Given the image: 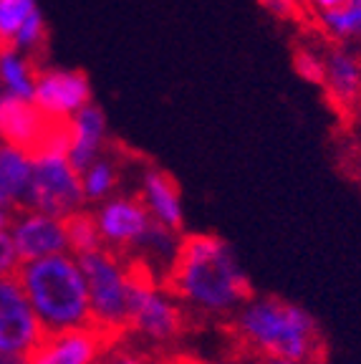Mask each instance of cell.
<instances>
[{"label": "cell", "mask_w": 361, "mask_h": 364, "mask_svg": "<svg viewBox=\"0 0 361 364\" xmlns=\"http://www.w3.org/2000/svg\"><path fill=\"white\" fill-rule=\"evenodd\" d=\"M164 284L185 306L203 316H230L253 296L250 279L235 250L220 235L192 233L182 238L180 256Z\"/></svg>", "instance_id": "obj_1"}, {"label": "cell", "mask_w": 361, "mask_h": 364, "mask_svg": "<svg viewBox=\"0 0 361 364\" xmlns=\"http://www.w3.org/2000/svg\"><path fill=\"white\" fill-rule=\"evenodd\" d=\"M232 331L258 357H288L308 364L323 357L321 326L313 314L281 296H250L232 314Z\"/></svg>", "instance_id": "obj_2"}, {"label": "cell", "mask_w": 361, "mask_h": 364, "mask_svg": "<svg viewBox=\"0 0 361 364\" xmlns=\"http://www.w3.org/2000/svg\"><path fill=\"white\" fill-rule=\"evenodd\" d=\"M16 276L45 334L91 326L89 284L79 256L71 250L21 263Z\"/></svg>", "instance_id": "obj_3"}, {"label": "cell", "mask_w": 361, "mask_h": 364, "mask_svg": "<svg viewBox=\"0 0 361 364\" xmlns=\"http://www.w3.org/2000/svg\"><path fill=\"white\" fill-rule=\"evenodd\" d=\"M86 205L81 172L68 159V119H56L43 144L33 152V180L23 208L66 220Z\"/></svg>", "instance_id": "obj_4"}, {"label": "cell", "mask_w": 361, "mask_h": 364, "mask_svg": "<svg viewBox=\"0 0 361 364\" xmlns=\"http://www.w3.org/2000/svg\"><path fill=\"white\" fill-rule=\"evenodd\" d=\"M79 263L89 284L91 326L117 341L122 331L129 329V294L134 266L129 256L117 253L107 245L79 256Z\"/></svg>", "instance_id": "obj_5"}, {"label": "cell", "mask_w": 361, "mask_h": 364, "mask_svg": "<svg viewBox=\"0 0 361 364\" xmlns=\"http://www.w3.org/2000/svg\"><path fill=\"white\" fill-rule=\"evenodd\" d=\"M129 261L134 266L129 294V329L152 344L175 341L185 329L182 301L164 284V279L159 281V276H154L134 258Z\"/></svg>", "instance_id": "obj_6"}, {"label": "cell", "mask_w": 361, "mask_h": 364, "mask_svg": "<svg viewBox=\"0 0 361 364\" xmlns=\"http://www.w3.org/2000/svg\"><path fill=\"white\" fill-rule=\"evenodd\" d=\"M43 336L45 329L18 276H0V352L28 357Z\"/></svg>", "instance_id": "obj_7"}, {"label": "cell", "mask_w": 361, "mask_h": 364, "mask_svg": "<svg viewBox=\"0 0 361 364\" xmlns=\"http://www.w3.org/2000/svg\"><path fill=\"white\" fill-rule=\"evenodd\" d=\"M91 81L79 68L41 66L33 102L51 119H71L79 109L91 104Z\"/></svg>", "instance_id": "obj_8"}, {"label": "cell", "mask_w": 361, "mask_h": 364, "mask_svg": "<svg viewBox=\"0 0 361 364\" xmlns=\"http://www.w3.org/2000/svg\"><path fill=\"white\" fill-rule=\"evenodd\" d=\"M96 225L107 248L117 250V253H129L139 235L147 230L152 223L147 205L141 203L139 195H117L102 200L94 208Z\"/></svg>", "instance_id": "obj_9"}, {"label": "cell", "mask_w": 361, "mask_h": 364, "mask_svg": "<svg viewBox=\"0 0 361 364\" xmlns=\"http://www.w3.org/2000/svg\"><path fill=\"white\" fill-rule=\"evenodd\" d=\"M8 233L13 238V245H16L21 263L68 250L66 220L56 215H48V213L33 210V208L16 210V218H13Z\"/></svg>", "instance_id": "obj_10"}, {"label": "cell", "mask_w": 361, "mask_h": 364, "mask_svg": "<svg viewBox=\"0 0 361 364\" xmlns=\"http://www.w3.org/2000/svg\"><path fill=\"white\" fill-rule=\"evenodd\" d=\"M109 344L114 341L96 326L48 331L26 359L28 364H96Z\"/></svg>", "instance_id": "obj_11"}, {"label": "cell", "mask_w": 361, "mask_h": 364, "mask_svg": "<svg viewBox=\"0 0 361 364\" xmlns=\"http://www.w3.org/2000/svg\"><path fill=\"white\" fill-rule=\"evenodd\" d=\"M326 102L341 117H349L361 107V53L351 43L326 46V76L321 84Z\"/></svg>", "instance_id": "obj_12"}, {"label": "cell", "mask_w": 361, "mask_h": 364, "mask_svg": "<svg viewBox=\"0 0 361 364\" xmlns=\"http://www.w3.org/2000/svg\"><path fill=\"white\" fill-rule=\"evenodd\" d=\"M53 122L56 119L41 112L33 99L13 97V94L0 97V139L3 142L36 152L48 136Z\"/></svg>", "instance_id": "obj_13"}, {"label": "cell", "mask_w": 361, "mask_h": 364, "mask_svg": "<svg viewBox=\"0 0 361 364\" xmlns=\"http://www.w3.org/2000/svg\"><path fill=\"white\" fill-rule=\"evenodd\" d=\"M107 114L99 104H86L68 119V159L76 170H84L107 149Z\"/></svg>", "instance_id": "obj_14"}, {"label": "cell", "mask_w": 361, "mask_h": 364, "mask_svg": "<svg viewBox=\"0 0 361 364\" xmlns=\"http://www.w3.org/2000/svg\"><path fill=\"white\" fill-rule=\"evenodd\" d=\"M139 198L147 205L152 220L162 223L167 228L180 230L185 228V205H182V193L175 177H170L159 167H147L141 172Z\"/></svg>", "instance_id": "obj_15"}, {"label": "cell", "mask_w": 361, "mask_h": 364, "mask_svg": "<svg viewBox=\"0 0 361 364\" xmlns=\"http://www.w3.org/2000/svg\"><path fill=\"white\" fill-rule=\"evenodd\" d=\"M180 245H182L180 230L152 220L147 225V230L139 235L134 248H131L129 253H124V256L134 258V261H139L144 268H149L154 276L164 279V276L170 273L172 263L180 256Z\"/></svg>", "instance_id": "obj_16"}, {"label": "cell", "mask_w": 361, "mask_h": 364, "mask_svg": "<svg viewBox=\"0 0 361 364\" xmlns=\"http://www.w3.org/2000/svg\"><path fill=\"white\" fill-rule=\"evenodd\" d=\"M33 180V152L0 139V203L21 210Z\"/></svg>", "instance_id": "obj_17"}, {"label": "cell", "mask_w": 361, "mask_h": 364, "mask_svg": "<svg viewBox=\"0 0 361 364\" xmlns=\"http://www.w3.org/2000/svg\"><path fill=\"white\" fill-rule=\"evenodd\" d=\"M38 71L41 66L28 53L18 51L13 46H0V89L3 94L33 99Z\"/></svg>", "instance_id": "obj_18"}, {"label": "cell", "mask_w": 361, "mask_h": 364, "mask_svg": "<svg viewBox=\"0 0 361 364\" xmlns=\"http://www.w3.org/2000/svg\"><path fill=\"white\" fill-rule=\"evenodd\" d=\"M318 33L331 43H354L361 41V0H349L346 6L328 13H316Z\"/></svg>", "instance_id": "obj_19"}, {"label": "cell", "mask_w": 361, "mask_h": 364, "mask_svg": "<svg viewBox=\"0 0 361 364\" xmlns=\"http://www.w3.org/2000/svg\"><path fill=\"white\" fill-rule=\"evenodd\" d=\"M81 185H84L86 203L99 205L102 200L112 198L119 188V165L107 152L96 157L89 167L81 170Z\"/></svg>", "instance_id": "obj_20"}, {"label": "cell", "mask_w": 361, "mask_h": 364, "mask_svg": "<svg viewBox=\"0 0 361 364\" xmlns=\"http://www.w3.org/2000/svg\"><path fill=\"white\" fill-rule=\"evenodd\" d=\"M66 230H68V250L74 256H84V253H91V250L104 245L99 225H96L94 210H86L84 208V210L66 218Z\"/></svg>", "instance_id": "obj_21"}, {"label": "cell", "mask_w": 361, "mask_h": 364, "mask_svg": "<svg viewBox=\"0 0 361 364\" xmlns=\"http://www.w3.org/2000/svg\"><path fill=\"white\" fill-rule=\"evenodd\" d=\"M293 71L303 81L313 86L323 84L326 76V46L313 43H298L293 48Z\"/></svg>", "instance_id": "obj_22"}, {"label": "cell", "mask_w": 361, "mask_h": 364, "mask_svg": "<svg viewBox=\"0 0 361 364\" xmlns=\"http://www.w3.org/2000/svg\"><path fill=\"white\" fill-rule=\"evenodd\" d=\"M45 43H48V26H45V18L41 13V8H36L28 16V21L18 28L16 38H13V48L28 53L31 58H38V53L45 51Z\"/></svg>", "instance_id": "obj_23"}, {"label": "cell", "mask_w": 361, "mask_h": 364, "mask_svg": "<svg viewBox=\"0 0 361 364\" xmlns=\"http://www.w3.org/2000/svg\"><path fill=\"white\" fill-rule=\"evenodd\" d=\"M38 8V0H0V46H11L18 28Z\"/></svg>", "instance_id": "obj_24"}, {"label": "cell", "mask_w": 361, "mask_h": 364, "mask_svg": "<svg viewBox=\"0 0 361 364\" xmlns=\"http://www.w3.org/2000/svg\"><path fill=\"white\" fill-rule=\"evenodd\" d=\"M258 3L278 21H303L306 18L303 0H258Z\"/></svg>", "instance_id": "obj_25"}, {"label": "cell", "mask_w": 361, "mask_h": 364, "mask_svg": "<svg viewBox=\"0 0 361 364\" xmlns=\"http://www.w3.org/2000/svg\"><path fill=\"white\" fill-rule=\"evenodd\" d=\"M18 266H21V258H18L11 233L0 230V276H13V273H18Z\"/></svg>", "instance_id": "obj_26"}, {"label": "cell", "mask_w": 361, "mask_h": 364, "mask_svg": "<svg viewBox=\"0 0 361 364\" xmlns=\"http://www.w3.org/2000/svg\"><path fill=\"white\" fill-rule=\"evenodd\" d=\"M306 3V11L308 13H328V11H336V8L346 6L349 0H303Z\"/></svg>", "instance_id": "obj_27"}, {"label": "cell", "mask_w": 361, "mask_h": 364, "mask_svg": "<svg viewBox=\"0 0 361 364\" xmlns=\"http://www.w3.org/2000/svg\"><path fill=\"white\" fill-rule=\"evenodd\" d=\"M13 218H16V208L0 203V230H8L11 223H13Z\"/></svg>", "instance_id": "obj_28"}, {"label": "cell", "mask_w": 361, "mask_h": 364, "mask_svg": "<svg viewBox=\"0 0 361 364\" xmlns=\"http://www.w3.org/2000/svg\"><path fill=\"white\" fill-rule=\"evenodd\" d=\"M255 364H308L301 359H288V357H258Z\"/></svg>", "instance_id": "obj_29"}, {"label": "cell", "mask_w": 361, "mask_h": 364, "mask_svg": "<svg viewBox=\"0 0 361 364\" xmlns=\"http://www.w3.org/2000/svg\"><path fill=\"white\" fill-rule=\"evenodd\" d=\"M0 364H28V359L18 357V354H3L0 352Z\"/></svg>", "instance_id": "obj_30"}, {"label": "cell", "mask_w": 361, "mask_h": 364, "mask_svg": "<svg viewBox=\"0 0 361 364\" xmlns=\"http://www.w3.org/2000/svg\"><path fill=\"white\" fill-rule=\"evenodd\" d=\"M109 364H144L139 357H129V354H124V357H117V359H112Z\"/></svg>", "instance_id": "obj_31"}, {"label": "cell", "mask_w": 361, "mask_h": 364, "mask_svg": "<svg viewBox=\"0 0 361 364\" xmlns=\"http://www.w3.org/2000/svg\"><path fill=\"white\" fill-rule=\"evenodd\" d=\"M311 364H326V362H323V359H316V362H311Z\"/></svg>", "instance_id": "obj_32"}]
</instances>
